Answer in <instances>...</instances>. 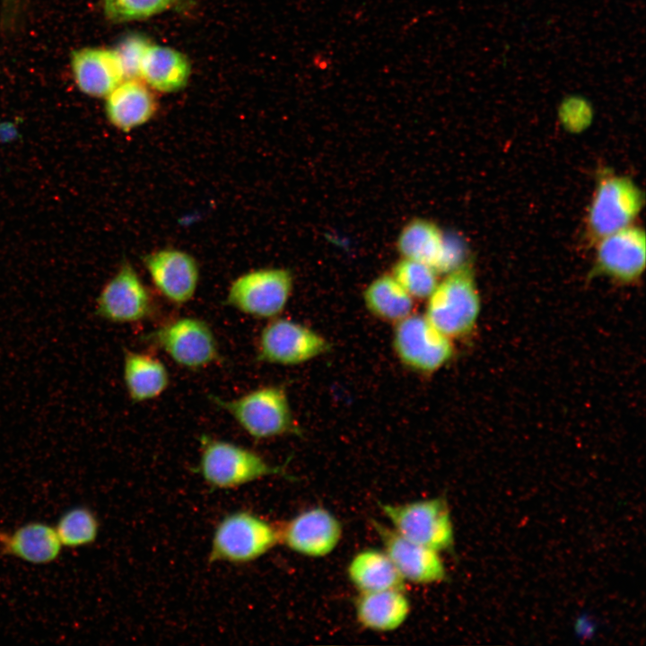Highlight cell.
Masks as SVG:
<instances>
[{"label": "cell", "instance_id": "6da1fadb", "mask_svg": "<svg viewBox=\"0 0 646 646\" xmlns=\"http://www.w3.org/2000/svg\"><path fill=\"white\" fill-rule=\"evenodd\" d=\"M209 398L256 440L301 432L288 396L280 386L260 387L233 399L217 396H209Z\"/></svg>", "mask_w": 646, "mask_h": 646}, {"label": "cell", "instance_id": "7a4b0ae2", "mask_svg": "<svg viewBox=\"0 0 646 646\" xmlns=\"http://www.w3.org/2000/svg\"><path fill=\"white\" fill-rule=\"evenodd\" d=\"M426 300L423 315L450 338L463 337L474 329L481 300L474 274L466 264L446 274Z\"/></svg>", "mask_w": 646, "mask_h": 646}, {"label": "cell", "instance_id": "3957f363", "mask_svg": "<svg viewBox=\"0 0 646 646\" xmlns=\"http://www.w3.org/2000/svg\"><path fill=\"white\" fill-rule=\"evenodd\" d=\"M196 471L216 489L238 487L269 476H288L282 467L271 465L256 451L205 434L200 437Z\"/></svg>", "mask_w": 646, "mask_h": 646}, {"label": "cell", "instance_id": "277c9868", "mask_svg": "<svg viewBox=\"0 0 646 646\" xmlns=\"http://www.w3.org/2000/svg\"><path fill=\"white\" fill-rule=\"evenodd\" d=\"M278 542L275 526L250 511H234L216 526L209 561L246 563L262 556Z\"/></svg>", "mask_w": 646, "mask_h": 646}, {"label": "cell", "instance_id": "5b68a950", "mask_svg": "<svg viewBox=\"0 0 646 646\" xmlns=\"http://www.w3.org/2000/svg\"><path fill=\"white\" fill-rule=\"evenodd\" d=\"M293 288L291 271L265 267L246 272L234 279L227 292L226 303L258 319H274L286 307Z\"/></svg>", "mask_w": 646, "mask_h": 646}, {"label": "cell", "instance_id": "8992f818", "mask_svg": "<svg viewBox=\"0 0 646 646\" xmlns=\"http://www.w3.org/2000/svg\"><path fill=\"white\" fill-rule=\"evenodd\" d=\"M142 339L165 352L181 367L197 370L221 360L215 336L204 320L180 317L168 321Z\"/></svg>", "mask_w": 646, "mask_h": 646}, {"label": "cell", "instance_id": "52a82bcc", "mask_svg": "<svg viewBox=\"0 0 646 646\" xmlns=\"http://www.w3.org/2000/svg\"><path fill=\"white\" fill-rule=\"evenodd\" d=\"M380 509L391 528L402 537L438 552L453 546V525L442 498L402 504L380 503Z\"/></svg>", "mask_w": 646, "mask_h": 646}, {"label": "cell", "instance_id": "ba28073f", "mask_svg": "<svg viewBox=\"0 0 646 646\" xmlns=\"http://www.w3.org/2000/svg\"><path fill=\"white\" fill-rule=\"evenodd\" d=\"M394 325L392 346L396 356L407 368L420 373H433L453 357L452 339L423 314L413 312Z\"/></svg>", "mask_w": 646, "mask_h": 646}, {"label": "cell", "instance_id": "9c48e42d", "mask_svg": "<svg viewBox=\"0 0 646 646\" xmlns=\"http://www.w3.org/2000/svg\"><path fill=\"white\" fill-rule=\"evenodd\" d=\"M330 350L329 342L310 327L288 319H271L258 343V360L293 366L314 360Z\"/></svg>", "mask_w": 646, "mask_h": 646}, {"label": "cell", "instance_id": "30bf717a", "mask_svg": "<svg viewBox=\"0 0 646 646\" xmlns=\"http://www.w3.org/2000/svg\"><path fill=\"white\" fill-rule=\"evenodd\" d=\"M396 248L401 258L424 263L439 275L448 274L464 265L463 244L446 236L432 221L415 217L400 230Z\"/></svg>", "mask_w": 646, "mask_h": 646}, {"label": "cell", "instance_id": "8fae6325", "mask_svg": "<svg viewBox=\"0 0 646 646\" xmlns=\"http://www.w3.org/2000/svg\"><path fill=\"white\" fill-rule=\"evenodd\" d=\"M643 203L639 188L628 178L609 175L597 186L588 214V229L598 240L630 225Z\"/></svg>", "mask_w": 646, "mask_h": 646}, {"label": "cell", "instance_id": "7c38bea8", "mask_svg": "<svg viewBox=\"0 0 646 646\" xmlns=\"http://www.w3.org/2000/svg\"><path fill=\"white\" fill-rule=\"evenodd\" d=\"M154 310L153 299L138 273L129 262H123L102 286L94 314L109 323L126 324L148 319Z\"/></svg>", "mask_w": 646, "mask_h": 646}, {"label": "cell", "instance_id": "4fadbf2b", "mask_svg": "<svg viewBox=\"0 0 646 646\" xmlns=\"http://www.w3.org/2000/svg\"><path fill=\"white\" fill-rule=\"evenodd\" d=\"M277 529L279 542L294 553L310 557H323L332 553L343 532L336 517L322 507L305 510Z\"/></svg>", "mask_w": 646, "mask_h": 646}, {"label": "cell", "instance_id": "5bb4252c", "mask_svg": "<svg viewBox=\"0 0 646 646\" xmlns=\"http://www.w3.org/2000/svg\"><path fill=\"white\" fill-rule=\"evenodd\" d=\"M143 262L153 285L166 300L182 305L194 297L200 272L190 253L166 248L146 254Z\"/></svg>", "mask_w": 646, "mask_h": 646}, {"label": "cell", "instance_id": "9a60e30c", "mask_svg": "<svg viewBox=\"0 0 646 646\" xmlns=\"http://www.w3.org/2000/svg\"><path fill=\"white\" fill-rule=\"evenodd\" d=\"M371 524L383 545V551L405 581L432 584L445 579L446 571L440 552L413 542L379 521L372 520Z\"/></svg>", "mask_w": 646, "mask_h": 646}, {"label": "cell", "instance_id": "2e32d148", "mask_svg": "<svg viewBox=\"0 0 646 646\" xmlns=\"http://www.w3.org/2000/svg\"><path fill=\"white\" fill-rule=\"evenodd\" d=\"M598 270L613 279L631 283L645 267V234L627 226L599 240L597 250Z\"/></svg>", "mask_w": 646, "mask_h": 646}, {"label": "cell", "instance_id": "e0dca14e", "mask_svg": "<svg viewBox=\"0 0 646 646\" xmlns=\"http://www.w3.org/2000/svg\"><path fill=\"white\" fill-rule=\"evenodd\" d=\"M63 546L55 526L33 520L0 530V553L33 565H48L61 555Z\"/></svg>", "mask_w": 646, "mask_h": 646}, {"label": "cell", "instance_id": "ac0fdd59", "mask_svg": "<svg viewBox=\"0 0 646 646\" xmlns=\"http://www.w3.org/2000/svg\"><path fill=\"white\" fill-rule=\"evenodd\" d=\"M72 68L79 89L93 97H107L124 74L115 50L86 48L73 52Z\"/></svg>", "mask_w": 646, "mask_h": 646}, {"label": "cell", "instance_id": "d6986e66", "mask_svg": "<svg viewBox=\"0 0 646 646\" xmlns=\"http://www.w3.org/2000/svg\"><path fill=\"white\" fill-rule=\"evenodd\" d=\"M151 90L138 79L120 83L108 96L106 113L118 129L128 132L148 122L157 111Z\"/></svg>", "mask_w": 646, "mask_h": 646}, {"label": "cell", "instance_id": "ffe728a7", "mask_svg": "<svg viewBox=\"0 0 646 646\" xmlns=\"http://www.w3.org/2000/svg\"><path fill=\"white\" fill-rule=\"evenodd\" d=\"M358 623L375 632H391L407 619L411 606L404 589L359 592L354 602Z\"/></svg>", "mask_w": 646, "mask_h": 646}, {"label": "cell", "instance_id": "44dd1931", "mask_svg": "<svg viewBox=\"0 0 646 646\" xmlns=\"http://www.w3.org/2000/svg\"><path fill=\"white\" fill-rule=\"evenodd\" d=\"M188 58L181 52L150 44L142 58L140 77L153 89L173 92L184 88L190 76Z\"/></svg>", "mask_w": 646, "mask_h": 646}, {"label": "cell", "instance_id": "7402d4cb", "mask_svg": "<svg viewBox=\"0 0 646 646\" xmlns=\"http://www.w3.org/2000/svg\"><path fill=\"white\" fill-rule=\"evenodd\" d=\"M123 380L131 401L140 403L162 395L169 386L170 375L167 367L158 358L126 349Z\"/></svg>", "mask_w": 646, "mask_h": 646}, {"label": "cell", "instance_id": "603a6c76", "mask_svg": "<svg viewBox=\"0 0 646 646\" xmlns=\"http://www.w3.org/2000/svg\"><path fill=\"white\" fill-rule=\"evenodd\" d=\"M347 575L359 592L404 589L406 581L384 551L365 549L353 556Z\"/></svg>", "mask_w": 646, "mask_h": 646}, {"label": "cell", "instance_id": "cb8c5ba5", "mask_svg": "<svg viewBox=\"0 0 646 646\" xmlns=\"http://www.w3.org/2000/svg\"><path fill=\"white\" fill-rule=\"evenodd\" d=\"M366 309L376 318L397 323L414 312V299L391 274L374 278L362 293Z\"/></svg>", "mask_w": 646, "mask_h": 646}, {"label": "cell", "instance_id": "d4e9b609", "mask_svg": "<svg viewBox=\"0 0 646 646\" xmlns=\"http://www.w3.org/2000/svg\"><path fill=\"white\" fill-rule=\"evenodd\" d=\"M56 531L63 547L76 549L92 545L100 533V520L87 506L76 505L58 518Z\"/></svg>", "mask_w": 646, "mask_h": 646}, {"label": "cell", "instance_id": "484cf974", "mask_svg": "<svg viewBox=\"0 0 646 646\" xmlns=\"http://www.w3.org/2000/svg\"><path fill=\"white\" fill-rule=\"evenodd\" d=\"M390 274L414 300H426L440 281L432 266L404 258L394 264Z\"/></svg>", "mask_w": 646, "mask_h": 646}, {"label": "cell", "instance_id": "4316f807", "mask_svg": "<svg viewBox=\"0 0 646 646\" xmlns=\"http://www.w3.org/2000/svg\"><path fill=\"white\" fill-rule=\"evenodd\" d=\"M178 0H103L107 17L114 22L146 19L158 14Z\"/></svg>", "mask_w": 646, "mask_h": 646}, {"label": "cell", "instance_id": "83f0119b", "mask_svg": "<svg viewBox=\"0 0 646 646\" xmlns=\"http://www.w3.org/2000/svg\"><path fill=\"white\" fill-rule=\"evenodd\" d=\"M151 42L144 36L134 34L124 38L114 49L120 61L124 80L140 77L144 54Z\"/></svg>", "mask_w": 646, "mask_h": 646}]
</instances>
